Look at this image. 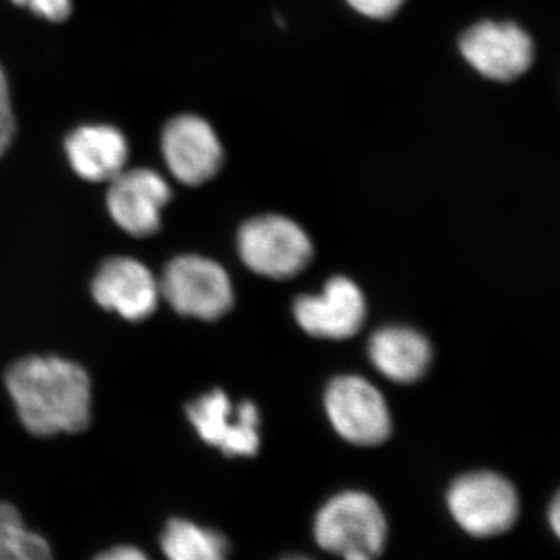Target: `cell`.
<instances>
[{
    "mask_svg": "<svg viewBox=\"0 0 560 560\" xmlns=\"http://www.w3.org/2000/svg\"><path fill=\"white\" fill-rule=\"evenodd\" d=\"M11 3L55 24L68 21L73 10L72 0H11Z\"/></svg>",
    "mask_w": 560,
    "mask_h": 560,
    "instance_id": "obj_18",
    "label": "cell"
},
{
    "mask_svg": "<svg viewBox=\"0 0 560 560\" xmlns=\"http://www.w3.org/2000/svg\"><path fill=\"white\" fill-rule=\"evenodd\" d=\"M294 316L312 337L348 340L363 327L366 302L352 280L338 276L319 294L298 298Z\"/></svg>",
    "mask_w": 560,
    "mask_h": 560,
    "instance_id": "obj_11",
    "label": "cell"
},
{
    "mask_svg": "<svg viewBox=\"0 0 560 560\" xmlns=\"http://www.w3.org/2000/svg\"><path fill=\"white\" fill-rule=\"evenodd\" d=\"M357 13L370 18V20L385 21L393 18L405 0H346Z\"/></svg>",
    "mask_w": 560,
    "mask_h": 560,
    "instance_id": "obj_19",
    "label": "cell"
},
{
    "mask_svg": "<svg viewBox=\"0 0 560 560\" xmlns=\"http://www.w3.org/2000/svg\"><path fill=\"white\" fill-rule=\"evenodd\" d=\"M65 151L72 171L90 183H109L130 158L127 136L108 124L77 127L66 136Z\"/></svg>",
    "mask_w": 560,
    "mask_h": 560,
    "instance_id": "obj_13",
    "label": "cell"
},
{
    "mask_svg": "<svg viewBox=\"0 0 560 560\" xmlns=\"http://www.w3.org/2000/svg\"><path fill=\"white\" fill-rule=\"evenodd\" d=\"M187 416L201 440L226 456H254L259 451L260 416L250 401L234 408L230 397L217 389L190 404Z\"/></svg>",
    "mask_w": 560,
    "mask_h": 560,
    "instance_id": "obj_10",
    "label": "cell"
},
{
    "mask_svg": "<svg viewBox=\"0 0 560 560\" xmlns=\"http://www.w3.org/2000/svg\"><path fill=\"white\" fill-rule=\"evenodd\" d=\"M7 389L22 425L36 436L80 433L91 422L88 372L58 357H27L11 364Z\"/></svg>",
    "mask_w": 560,
    "mask_h": 560,
    "instance_id": "obj_1",
    "label": "cell"
},
{
    "mask_svg": "<svg viewBox=\"0 0 560 560\" xmlns=\"http://www.w3.org/2000/svg\"><path fill=\"white\" fill-rule=\"evenodd\" d=\"M92 294L103 308L130 320L149 318L161 296L160 282L149 268L130 257L106 260L92 282Z\"/></svg>",
    "mask_w": 560,
    "mask_h": 560,
    "instance_id": "obj_12",
    "label": "cell"
},
{
    "mask_svg": "<svg viewBox=\"0 0 560 560\" xmlns=\"http://www.w3.org/2000/svg\"><path fill=\"white\" fill-rule=\"evenodd\" d=\"M559 514H560V506H559V499L556 497L555 501H552L551 508H550V521L552 529H555L556 534H559Z\"/></svg>",
    "mask_w": 560,
    "mask_h": 560,
    "instance_id": "obj_21",
    "label": "cell"
},
{
    "mask_svg": "<svg viewBox=\"0 0 560 560\" xmlns=\"http://www.w3.org/2000/svg\"><path fill=\"white\" fill-rule=\"evenodd\" d=\"M238 250L246 267L270 279L300 275L313 257L308 235L300 224L282 215L257 217L243 224Z\"/></svg>",
    "mask_w": 560,
    "mask_h": 560,
    "instance_id": "obj_4",
    "label": "cell"
},
{
    "mask_svg": "<svg viewBox=\"0 0 560 560\" xmlns=\"http://www.w3.org/2000/svg\"><path fill=\"white\" fill-rule=\"evenodd\" d=\"M18 124L11 105L10 83L0 66V158L10 150L16 138Z\"/></svg>",
    "mask_w": 560,
    "mask_h": 560,
    "instance_id": "obj_17",
    "label": "cell"
},
{
    "mask_svg": "<svg viewBox=\"0 0 560 560\" xmlns=\"http://www.w3.org/2000/svg\"><path fill=\"white\" fill-rule=\"evenodd\" d=\"M370 357L372 364L389 381L411 383L429 370L431 348L419 331L385 327L372 335Z\"/></svg>",
    "mask_w": 560,
    "mask_h": 560,
    "instance_id": "obj_14",
    "label": "cell"
},
{
    "mask_svg": "<svg viewBox=\"0 0 560 560\" xmlns=\"http://www.w3.org/2000/svg\"><path fill=\"white\" fill-rule=\"evenodd\" d=\"M94 560H150L147 558L145 552L140 551L135 547H116L110 550L102 552Z\"/></svg>",
    "mask_w": 560,
    "mask_h": 560,
    "instance_id": "obj_20",
    "label": "cell"
},
{
    "mask_svg": "<svg viewBox=\"0 0 560 560\" xmlns=\"http://www.w3.org/2000/svg\"><path fill=\"white\" fill-rule=\"evenodd\" d=\"M0 560H51L49 544L9 503H0Z\"/></svg>",
    "mask_w": 560,
    "mask_h": 560,
    "instance_id": "obj_16",
    "label": "cell"
},
{
    "mask_svg": "<svg viewBox=\"0 0 560 560\" xmlns=\"http://www.w3.org/2000/svg\"><path fill=\"white\" fill-rule=\"evenodd\" d=\"M280 560H313V559L305 558V556H301V555H294V556H287V558H283Z\"/></svg>",
    "mask_w": 560,
    "mask_h": 560,
    "instance_id": "obj_22",
    "label": "cell"
},
{
    "mask_svg": "<svg viewBox=\"0 0 560 560\" xmlns=\"http://www.w3.org/2000/svg\"><path fill=\"white\" fill-rule=\"evenodd\" d=\"M161 153L173 178L184 186L208 183L219 175L224 164L219 135L197 114H179L164 125Z\"/></svg>",
    "mask_w": 560,
    "mask_h": 560,
    "instance_id": "obj_6",
    "label": "cell"
},
{
    "mask_svg": "<svg viewBox=\"0 0 560 560\" xmlns=\"http://www.w3.org/2000/svg\"><path fill=\"white\" fill-rule=\"evenodd\" d=\"M464 60L486 79L514 81L534 62V43L514 22L481 21L459 39Z\"/></svg>",
    "mask_w": 560,
    "mask_h": 560,
    "instance_id": "obj_7",
    "label": "cell"
},
{
    "mask_svg": "<svg viewBox=\"0 0 560 560\" xmlns=\"http://www.w3.org/2000/svg\"><path fill=\"white\" fill-rule=\"evenodd\" d=\"M448 510L460 528L475 537L508 533L521 514L517 490L493 471H471L453 482Z\"/></svg>",
    "mask_w": 560,
    "mask_h": 560,
    "instance_id": "obj_3",
    "label": "cell"
},
{
    "mask_svg": "<svg viewBox=\"0 0 560 560\" xmlns=\"http://www.w3.org/2000/svg\"><path fill=\"white\" fill-rule=\"evenodd\" d=\"M313 533L323 550L342 560H377L385 551L388 523L371 495L348 490L320 508Z\"/></svg>",
    "mask_w": 560,
    "mask_h": 560,
    "instance_id": "obj_2",
    "label": "cell"
},
{
    "mask_svg": "<svg viewBox=\"0 0 560 560\" xmlns=\"http://www.w3.org/2000/svg\"><path fill=\"white\" fill-rule=\"evenodd\" d=\"M161 547L167 560H228L230 555L223 534L180 518L165 526Z\"/></svg>",
    "mask_w": 560,
    "mask_h": 560,
    "instance_id": "obj_15",
    "label": "cell"
},
{
    "mask_svg": "<svg viewBox=\"0 0 560 560\" xmlns=\"http://www.w3.org/2000/svg\"><path fill=\"white\" fill-rule=\"evenodd\" d=\"M160 293L176 312L190 318L219 319L234 304L230 276L217 261L180 256L165 267Z\"/></svg>",
    "mask_w": 560,
    "mask_h": 560,
    "instance_id": "obj_5",
    "label": "cell"
},
{
    "mask_svg": "<svg viewBox=\"0 0 560 560\" xmlns=\"http://www.w3.org/2000/svg\"><path fill=\"white\" fill-rule=\"evenodd\" d=\"M172 200V189L160 173L131 168L109 180L106 206L110 219L132 237H150L161 230L162 210Z\"/></svg>",
    "mask_w": 560,
    "mask_h": 560,
    "instance_id": "obj_9",
    "label": "cell"
},
{
    "mask_svg": "<svg viewBox=\"0 0 560 560\" xmlns=\"http://www.w3.org/2000/svg\"><path fill=\"white\" fill-rule=\"evenodd\" d=\"M331 425L346 441L378 445L388 440L390 416L381 390L357 375L335 378L326 393Z\"/></svg>",
    "mask_w": 560,
    "mask_h": 560,
    "instance_id": "obj_8",
    "label": "cell"
}]
</instances>
